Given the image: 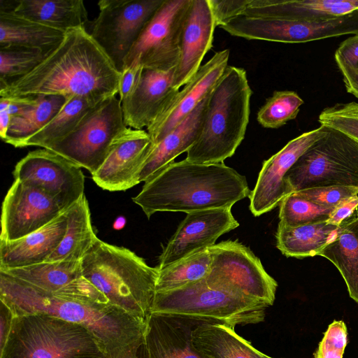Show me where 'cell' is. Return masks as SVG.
I'll list each match as a JSON object with an SVG mask.
<instances>
[{"mask_svg":"<svg viewBox=\"0 0 358 358\" xmlns=\"http://www.w3.org/2000/svg\"><path fill=\"white\" fill-rule=\"evenodd\" d=\"M303 103L294 91H275L259 109L257 121L265 128H279L296 117Z\"/></svg>","mask_w":358,"mask_h":358,"instance_id":"37","label":"cell"},{"mask_svg":"<svg viewBox=\"0 0 358 358\" xmlns=\"http://www.w3.org/2000/svg\"><path fill=\"white\" fill-rule=\"evenodd\" d=\"M99 358H149L145 335L122 348L106 352Z\"/></svg>","mask_w":358,"mask_h":358,"instance_id":"45","label":"cell"},{"mask_svg":"<svg viewBox=\"0 0 358 358\" xmlns=\"http://www.w3.org/2000/svg\"><path fill=\"white\" fill-rule=\"evenodd\" d=\"M66 212L67 227L65 235L45 262L81 261L97 239L92 229L89 204L85 194Z\"/></svg>","mask_w":358,"mask_h":358,"instance_id":"31","label":"cell"},{"mask_svg":"<svg viewBox=\"0 0 358 358\" xmlns=\"http://www.w3.org/2000/svg\"><path fill=\"white\" fill-rule=\"evenodd\" d=\"M174 71L175 68L169 71L143 68L132 93L121 102L128 127L147 129L169 107L180 91L173 87Z\"/></svg>","mask_w":358,"mask_h":358,"instance_id":"20","label":"cell"},{"mask_svg":"<svg viewBox=\"0 0 358 358\" xmlns=\"http://www.w3.org/2000/svg\"><path fill=\"white\" fill-rule=\"evenodd\" d=\"M120 75L85 27H78L66 31L29 73L0 86V96H78L96 104L118 94Z\"/></svg>","mask_w":358,"mask_h":358,"instance_id":"1","label":"cell"},{"mask_svg":"<svg viewBox=\"0 0 358 358\" xmlns=\"http://www.w3.org/2000/svg\"><path fill=\"white\" fill-rule=\"evenodd\" d=\"M338 227L327 222L295 227L278 224L275 234L276 247L287 257H314L333 239Z\"/></svg>","mask_w":358,"mask_h":358,"instance_id":"32","label":"cell"},{"mask_svg":"<svg viewBox=\"0 0 358 358\" xmlns=\"http://www.w3.org/2000/svg\"><path fill=\"white\" fill-rule=\"evenodd\" d=\"M202 322L151 313L145 332L149 358H209L195 348L192 331Z\"/></svg>","mask_w":358,"mask_h":358,"instance_id":"22","label":"cell"},{"mask_svg":"<svg viewBox=\"0 0 358 358\" xmlns=\"http://www.w3.org/2000/svg\"><path fill=\"white\" fill-rule=\"evenodd\" d=\"M46 54L22 47L0 48V86L29 73L43 60Z\"/></svg>","mask_w":358,"mask_h":358,"instance_id":"38","label":"cell"},{"mask_svg":"<svg viewBox=\"0 0 358 358\" xmlns=\"http://www.w3.org/2000/svg\"><path fill=\"white\" fill-rule=\"evenodd\" d=\"M357 208L358 194L345 199L334 207L327 223L339 227L349 219Z\"/></svg>","mask_w":358,"mask_h":358,"instance_id":"46","label":"cell"},{"mask_svg":"<svg viewBox=\"0 0 358 358\" xmlns=\"http://www.w3.org/2000/svg\"><path fill=\"white\" fill-rule=\"evenodd\" d=\"M246 178L224 163L173 162L145 182L133 201L148 218L157 212L231 208L250 196Z\"/></svg>","mask_w":358,"mask_h":358,"instance_id":"2","label":"cell"},{"mask_svg":"<svg viewBox=\"0 0 358 358\" xmlns=\"http://www.w3.org/2000/svg\"><path fill=\"white\" fill-rule=\"evenodd\" d=\"M0 241H11L43 227L65 212L44 190L14 180L1 208Z\"/></svg>","mask_w":358,"mask_h":358,"instance_id":"15","label":"cell"},{"mask_svg":"<svg viewBox=\"0 0 358 358\" xmlns=\"http://www.w3.org/2000/svg\"><path fill=\"white\" fill-rule=\"evenodd\" d=\"M216 27L209 0H191L181 34L179 60L174 71L176 89L185 85L199 69L212 47Z\"/></svg>","mask_w":358,"mask_h":358,"instance_id":"21","label":"cell"},{"mask_svg":"<svg viewBox=\"0 0 358 358\" xmlns=\"http://www.w3.org/2000/svg\"><path fill=\"white\" fill-rule=\"evenodd\" d=\"M340 69L348 92L353 94L358 99V69L338 62L336 63Z\"/></svg>","mask_w":358,"mask_h":358,"instance_id":"48","label":"cell"},{"mask_svg":"<svg viewBox=\"0 0 358 358\" xmlns=\"http://www.w3.org/2000/svg\"><path fill=\"white\" fill-rule=\"evenodd\" d=\"M190 3L191 0H164L129 52L124 68L138 59L145 69H174Z\"/></svg>","mask_w":358,"mask_h":358,"instance_id":"12","label":"cell"},{"mask_svg":"<svg viewBox=\"0 0 358 358\" xmlns=\"http://www.w3.org/2000/svg\"><path fill=\"white\" fill-rule=\"evenodd\" d=\"M285 180L292 192L330 186L358 189V142L327 127L290 168Z\"/></svg>","mask_w":358,"mask_h":358,"instance_id":"8","label":"cell"},{"mask_svg":"<svg viewBox=\"0 0 358 358\" xmlns=\"http://www.w3.org/2000/svg\"><path fill=\"white\" fill-rule=\"evenodd\" d=\"M164 0H101L90 33L121 73L144 28Z\"/></svg>","mask_w":358,"mask_h":358,"instance_id":"10","label":"cell"},{"mask_svg":"<svg viewBox=\"0 0 358 358\" xmlns=\"http://www.w3.org/2000/svg\"><path fill=\"white\" fill-rule=\"evenodd\" d=\"M196 349L209 358H273L255 349L227 325L203 322L192 331Z\"/></svg>","mask_w":358,"mask_h":358,"instance_id":"29","label":"cell"},{"mask_svg":"<svg viewBox=\"0 0 358 358\" xmlns=\"http://www.w3.org/2000/svg\"><path fill=\"white\" fill-rule=\"evenodd\" d=\"M212 263L206 282L261 301L269 306L275 298L277 282L265 271L260 259L237 241H226L208 248Z\"/></svg>","mask_w":358,"mask_h":358,"instance_id":"11","label":"cell"},{"mask_svg":"<svg viewBox=\"0 0 358 358\" xmlns=\"http://www.w3.org/2000/svg\"><path fill=\"white\" fill-rule=\"evenodd\" d=\"M0 271L56 295L82 276L80 261L73 260L43 262Z\"/></svg>","mask_w":358,"mask_h":358,"instance_id":"33","label":"cell"},{"mask_svg":"<svg viewBox=\"0 0 358 358\" xmlns=\"http://www.w3.org/2000/svg\"><path fill=\"white\" fill-rule=\"evenodd\" d=\"M210 93L171 132L157 143H152L138 176L145 182L174 159L187 152L197 141Z\"/></svg>","mask_w":358,"mask_h":358,"instance_id":"26","label":"cell"},{"mask_svg":"<svg viewBox=\"0 0 358 358\" xmlns=\"http://www.w3.org/2000/svg\"><path fill=\"white\" fill-rule=\"evenodd\" d=\"M67 227L64 212L40 229L20 239L0 241V268H13L45 262L62 241Z\"/></svg>","mask_w":358,"mask_h":358,"instance_id":"23","label":"cell"},{"mask_svg":"<svg viewBox=\"0 0 358 358\" xmlns=\"http://www.w3.org/2000/svg\"><path fill=\"white\" fill-rule=\"evenodd\" d=\"M10 101L8 97L0 99V136L3 141L10 125L11 113L10 111Z\"/></svg>","mask_w":358,"mask_h":358,"instance_id":"49","label":"cell"},{"mask_svg":"<svg viewBox=\"0 0 358 358\" xmlns=\"http://www.w3.org/2000/svg\"><path fill=\"white\" fill-rule=\"evenodd\" d=\"M279 206V224L289 227L327 222L334 208L314 203L296 192L285 197Z\"/></svg>","mask_w":358,"mask_h":358,"instance_id":"36","label":"cell"},{"mask_svg":"<svg viewBox=\"0 0 358 358\" xmlns=\"http://www.w3.org/2000/svg\"><path fill=\"white\" fill-rule=\"evenodd\" d=\"M211 263L212 255L207 248L159 270L156 292L177 289L205 279Z\"/></svg>","mask_w":358,"mask_h":358,"instance_id":"35","label":"cell"},{"mask_svg":"<svg viewBox=\"0 0 358 358\" xmlns=\"http://www.w3.org/2000/svg\"><path fill=\"white\" fill-rule=\"evenodd\" d=\"M127 127L121 101L112 96L91 108L68 135L47 149L92 175L104 162L115 138Z\"/></svg>","mask_w":358,"mask_h":358,"instance_id":"9","label":"cell"},{"mask_svg":"<svg viewBox=\"0 0 358 358\" xmlns=\"http://www.w3.org/2000/svg\"><path fill=\"white\" fill-rule=\"evenodd\" d=\"M15 317L10 308L0 300V351L7 342Z\"/></svg>","mask_w":358,"mask_h":358,"instance_id":"47","label":"cell"},{"mask_svg":"<svg viewBox=\"0 0 358 358\" xmlns=\"http://www.w3.org/2000/svg\"><path fill=\"white\" fill-rule=\"evenodd\" d=\"M243 38L286 43H305L346 34H358V10L334 18L291 20L269 17H245L241 23Z\"/></svg>","mask_w":358,"mask_h":358,"instance_id":"14","label":"cell"},{"mask_svg":"<svg viewBox=\"0 0 358 358\" xmlns=\"http://www.w3.org/2000/svg\"><path fill=\"white\" fill-rule=\"evenodd\" d=\"M268 307L261 301L209 285L203 279L177 289L156 292L151 313L220 323L234 329L264 321Z\"/></svg>","mask_w":358,"mask_h":358,"instance_id":"7","label":"cell"},{"mask_svg":"<svg viewBox=\"0 0 358 358\" xmlns=\"http://www.w3.org/2000/svg\"><path fill=\"white\" fill-rule=\"evenodd\" d=\"M13 12L22 17L66 32L85 27L87 10L82 0H20Z\"/></svg>","mask_w":358,"mask_h":358,"instance_id":"28","label":"cell"},{"mask_svg":"<svg viewBox=\"0 0 358 358\" xmlns=\"http://www.w3.org/2000/svg\"><path fill=\"white\" fill-rule=\"evenodd\" d=\"M251 0H209L217 26H222L241 16Z\"/></svg>","mask_w":358,"mask_h":358,"instance_id":"42","label":"cell"},{"mask_svg":"<svg viewBox=\"0 0 358 358\" xmlns=\"http://www.w3.org/2000/svg\"><path fill=\"white\" fill-rule=\"evenodd\" d=\"M251 95L245 69L227 66L209 94L199 136L185 159L216 164L231 157L245 137Z\"/></svg>","mask_w":358,"mask_h":358,"instance_id":"5","label":"cell"},{"mask_svg":"<svg viewBox=\"0 0 358 358\" xmlns=\"http://www.w3.org/2000/svg\"><path fill=\"white\" fill-rule=\"evenodd\" d=\"M229 50L216 52L179 91L169 107L147 128L157 143L176 127L212 91L228 66Z\"/></svg>","mask_w":358,"mask_h":358,"instance_id":"19","label":"cell"},{"mask_svg":"<svg viewBox=\"0 0 358 358\" xmlns=\"http://www.w3.org/2000/svg\"><path fill=\"white\" fill-rule=\"evenodd\" d=\"M358 10V0H251L242 15L313 21Z\"/></svg>","mask_w":358,"mask_h":358,"instance_id":"24","label":"cell"},{"mask_svg":"<svg viewBox=\"0 0 358 358\" xmlns=\"http://www.w3.org/2000/svg\"><path fill=\"white\" fill-rule=\"evenodd\" d=\"M231 208H216L187 213L159 257V270L207 249L217 239L239 226Z\"/></svg>","mask_w":358,"mask_h":358,"instance_id":"17","label":"cell"},{"mask_svg":"<svg viewBox=\"0 0 358 358\" xmlns=\"http://www.w3.org/2000/svg\"><path fill=\"white\" fill-rule=\"evenodd\" d=\"M318 121L321 126L337 129L358 142V103H338L327 107Z\"/></svg>","mask_w":358,"mask_h":358,"instance_id":"39","label":"cell"},{"mask_svg":"<svg viewBox=\"0 0 358 358\" xmlns=\"http://www.w3.org/2000/svg\"><path fill=\"white\" fill-rule=\"evenodd\" d=\"M348 343V331L343 321L331 323L319 343L314 358H343Z\"/></svg>","mask_w":358,"mask_h":358,"instance_id":"40","label":"cell"},{"mask_svg":"<svg viewBox=\"0 0 358 358\" xmlns=\"http://www.w3.org/2000/svg\"><path fill=\"white\" fill-rule=\"evenodd\" d=\"M96 104L78 96L67 97L60 111L41 129L28 138L23 143L22 148L38 146L47 149L68 135L83 116Z\"/></svg>","mask_w":358,"mask_h":358,"instance_id":"34","label":"cell"},{"mask_svg":"<svg viewBox=\"0 0 358 358\" xmlns=\"http://www.w3.org/2000/svg\"><path fill=\"white\" fill-rule=\"evenodd\" d=\"M336 62L358 69V34L343 41L335 52Z\"/></svg>","mask_w":358,"mask_h":358,"instance_id":"44","label":"cell"},{"mask_svg":"<svg viewBox=\"0 0 358 358\" xmlns=\"http://www.w3.org/2000/svg\"><path fill=\"white\" fill-rule=\"evenodd\" d=\"M152 142L144 129L126 128L112 143L104 162L92 175L108 191H123L139 183L138 176Z\"/></svg>","mask_w":358,"mask_h":358,"instance_id":"18","label":"cell"},{"mask_svg":"<svg viewBox=\"0 0 358 358\" xmlns=\"http://www.w3.org/2000/svg\"><path fill=\"white\" fill-rule=\"evenodd\" d=\"M143 69V66L141 62L138 59H134L122 71L118 87V95L121 102L132 93L138 82Z\"/></svg>","mask_w":358,"mask_h":358,"instance_id":"43","label":"cell"},{"mask_svg":"<svg viewBox=\"0 0 358 358\" xmlns=\"http://www.w3.org/2000/svg\"><path fill=\"white\" fill-rule=\"evenodd\" d=\"M13 176L15 180L46 192L64 211L85 194L81 167L48 149L29 152L16 164Z\"/></svg>","mask_w":358,"mask_h":358,"instance_id":"13","label":"cell"},{"mask_svg":"<svg viewBox=\"0 0 358 358\" xmlns=\"http://www.w3.org/2000/svg\"><path fill=\"white\" fill-rule=\"evenodd\" d=\"M0 7V48L22 47L48 53L62 41L65 32L16 15Z\"/></svg>","mask_w":358,"mask_h":358,"instance_id":"27","label":"cell"},{"mask_svg":"<svg viewBox=\"0 0 358 358\" xmlns=\"http://www.w3.org/2000/svg\"><path fill=\"white\" fill-rule=\"evenodd\" d=\"M82 275L110 304L148 321L153 306L159 268L148 266L130 250L99 238L80 261Z\"/></svg>","mask_w":358,"mask_h":358,"instance_id":"4","label":"cell"},{"mask_svg":"<svg viewBox=\"0 0 358 358\" xmlns=\"http://www.w3.org/2000/svg\"><path fill=\"white\" fill-rule=\"evenodd\" d=\"M0 300L15 316L45 314L85 327L106 352L122 348L145 335L147 321L110 303L61 297L0 271Z\"/></svg>","mask_w":358,"mask_h":358,"instance_id":"3","label":"cell"},{"mask_svg":"<svg viewBox=\"0 0 358 358\" xmlns=\"http://www.w3.org/2000/svg\"><path fill=\"white\" fill-rule=\"evenodd\" d=\"M318 255L338 268L350 296L358 303V216L339 226L333 239Z\"/></svg>","mask_w":358,"mask_h":358,"instance_id":"30","label":"cell"},{"mask_svg":"<svg viewBox=\"0 0 358 358\" xmlns=\"http://www.w3.org/2000/svg\"><path fill=\"white\" fill-rule=\"evenodd\" d=\"M327 127L303 133L289 141L280 150L263 162L257 183L251 191L250 210L255 217L271 211L292 191L285 180L290 168L316 141Z\"/></svg>","mask_w":358,"mask_h":358,"instance_id":"16","label":"cell"},{"mask_svg":"<svg viewBox=\"0 0 358 358\" xmlns=\"http://www.w3.org/2000/svg\"><path fill=\"white\" fill-rule=\"evenodd\" d=\"M296 192L317 204L335 207L345 199L357 195L358 189L350 187L330 186L310 188Z\"/></svg>","mask_w":358,"mask_h":358,"instance_id":"41","label":"cell"},{"mask_svg":"<svg viewBox=\"0 0 358 358\" xmlns=\"http://www.w3.org/2000/svg\"><path fill=\"white\" fill-rule=\"evenodd\" d=\"M11 118L3 141L15 148L46 125L62 108L67 97L38 95L8 97Z\"/></svg>","mask_w":358,"mask_h":358,"instance_id":"25","label":"cell"},{"mask_svg":"<svg viewBox=\"0 0 358 358\" xmlns=\"http://www.w3.org/2000/svg\"><path fill=\"white\" fill-rule=\"evenodd\" d=\"M105 346L85 327L45 314L16 316L0 358H99Z\"/></svg>","mask_w":358,"mask_h":358,"instance_id":"6","label":"cell"}]
</instances>
